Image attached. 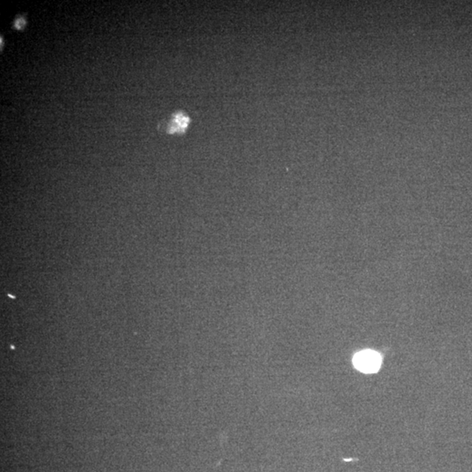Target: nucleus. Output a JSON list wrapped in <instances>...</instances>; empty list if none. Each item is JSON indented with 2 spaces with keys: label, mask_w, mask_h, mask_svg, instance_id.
Here are the masks:
<instances>
[{
  "label": "nucleus",
  "mask_w": 472,
  "mask_h": 472,
  "mask_svg": "<svg viewBox=\"0 0 472 472\" xmlns=\"http://www.w3.org/2000/svg\"><path fill=\"white\" fill-rule=\"evenodd\" d=\"M190 123H191V118L186 113L182 111H178L176 113L173 114L166 126V133L170 135L175 133H186Z\"/></svg>",
  "instance_id": "f03ea898"
},
{
  "label": "nucleus",
  "mask_w": 472,
  "mask_h": 472,
  "mask_svg": "<svg viewBox=\"0 0 472 472\" xmlns=\"http://www.w3.org/2000/svg\"><path fill=\"white\" fill-rule=\"evenodd\" d=\"M353 365L359 371L365 373H375L381 365V357L374 351H359L353 358Z\"/></svg>",
  "instance_id": "f257e3e1"
},
{
  "label": "nucleus",
  "mask_w": 472,
  "mask_h": 472,
  "mask_svg": "<svg viewBox=\"0 0 472 472\" xmlns=\"http://www.w3.org/2000/svg\"><path fill=\"white\" fill-rule=\"evenodd\" d=\"M25 23L26 22L23 17H19L16 19V21H14V26L17 29H22L25 25Z\"/></svg>",
  "instance_id": "7ed1b4c3"
}]
</instances>
